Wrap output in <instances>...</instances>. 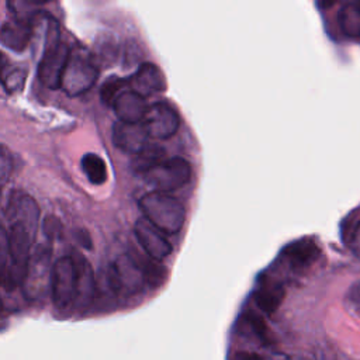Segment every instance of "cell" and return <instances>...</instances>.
<instances>
[{
	"mask_svg": "<svg viewBox=\"0 0 360 360\" xmlns=\"http://www.w3.org/2000/svg\"><path fill=\"white\" fill-rule=\"evenodd\" d=\"M34 32L32 22L28 20L14 18L1 25V44L15 52H22L31 39Z\"/></svg>",
	"mask_w": 360,
	"mask_h": 360,
	"instance_id": "obj_14",
	"label": "cell"
},
{
	"mask_svg": "<svg viewBox=\"0 0 360 360\" xmlns=\"http://www.w3.org/2000/svg\"><path fill=\"white\" fill-rule=\"evenodd\" d=\"M125 86H128V79H121V77H117V76H110L101 84L100 98L103 100V103H105L108 105H112L114 101L117 100V97L122 91H125V90H122Z\"/></svg>",
	"mask_w": 360,
	"mask_h": 360,
	"instance_id": "obj_19",
	"label": "cell"
},
{
	"mask_svg": "<svg viewBox=\"0 0 360 360\" xmlns=\"http://www.w3.org/2000/svg\"><path fill=\"white\" fill-rule=\"evenodd\" d=\"M52 267L53 264H51V246L44 243L37 246L31 255L24 281L20 287L27 302L38 304L45 297H49Z\"/></svg>",
	"mask_w": 360,
	"mask_h": 360,
	"instance_id": "obj_3",
	"label": "cell"
},
{
	"mask_svg": "<svg viewBox=\"0 0 360 360\" xmlns=\"http://www.w3.org/2000/svg\"><path fill=\"white\" fill-rule=\"evenodd\" d=\"M319 253L321 250L315 240L309 238H302L288 243L281 252V259L287 263L291 271L300 273L311 267L312 263H315V260L318 259Z\"/></svg>",
	"mask_w": 360,
	"mask_h": 360,
	"instance_id": "obj_11",
	"label": "cell"
},
{
	"mask_svg": "<svg viewBox=\"0 0 360 360\" xmlns=\"http://www.w3.org/2000/svg\"><path fill=\"white\" fill-rule=\"evenodd\" d=\"M134 233L148 257L160 262L172 253L170 242L163 236L162 231L152 225L146 218L141 217L136 219L134 225Z\"/></svg>",
	"mask_w": 360,
	"mask_h": 360,
	"instance_id": "obj_8",
	"label": "cell"
},
{
	"mask_svg": "<svg viewBox=\"0 0 360 360\" xmlns=\"http://www.w3.org/2000/svg\"><path fill=\"white\" fill-rule=\"evenodd\" d=\"M162 160H165V150L158 145H148L141 153L134 156L131 160V167L135 172L145 174Z\"/></svg>",
	"mask_w": 360,
	"mask_h": 360,
	"instance_id": "obj_18",
	"label": "cell"
},
{
	"mask_svg": "<svg viewBox=\"0 0 360 360\" xmlns=\"http://www.w3.org/2000/svg\"><path fill=\"white\" fill-rule=\"evenodd\" d=\"M70 52V48L62 41L48 46L44 51L37 69V76L42 86L51 90L60 89Z\"/></svg>",
	"mask_w": 360,
	"mask_h": 360,
	"instance_id": "obj_6",
	"label": "cell"
},
{
	"mask_svg": "<svg viewBox=\"0 0 360 360\" xmlns=\"http://www.w3.org/2000/svg\"><path fill=\"white\" fill-rule=\"evenodd\" d=\"M345 305L356 312L360 314V280L354 281L345 294Z\"/></svg>",
	"mask_w": 360,
	"mask_h": 360,
	"instance_id": "obj_21",
	"label": "cell"
},
{
	"mask_svg": "<svg viewBox=\"0 0 360 360\" xmlns=\"http://www.w3.org/2000/svg\"><path fill=\"white\" fill-rule=\"evenodd\" d=\"M136 260L139 262L148 288L149 290H156L159 287H162L167 278V270L163 264H160L158 260L153 259H145L142 257L139 253H134Z\"/></svg>",
	"mask_w": 360,
	"mask_h": 360,
	"instance_id": "obj_16",
	"label": "cell"
},
{
	"mask_svg": "<svg viewBox=\"0 0 360 360\" xmlns=\"http://www.w3.org/2000/svg\"><path fill=\"white\" fill-rule=\"evenodd\" d=\"M4 215L8 222H20L25 228L37 233L39 221V207L31 195L18 191L13 193L6 205Z\"/></svg>",
	"mask_w": 360,
	"mask_h": 360,
	"instance_id": "obj_9",
	"label": "cell"
},
{
	"mask_svg": "<svg viewBox=\"0 0 360 360\" xmlns=\"http://www.w3.org/2000/svg\"><path fill=\"white\" fill-rule=\"evenodd\" d=\"M0 169H1V183L4 184L8 179V174L11 172V160L8 158V150L4 145H1V153H0Z\"/></svg>",
	"mask_w": 360,
	"mask_h": 360,
	"instance_id": "obj_23",
	"label": "cell"
},
{
	"mask_svg": "<svg viewBox=\"0 0 360 360\" xmlns=\"http://www.w3.org/2000/svg\"><path fill=\"white\" fill-rule=\"evenodd\" d=\"M139 210L163 233H177L186 221L184 205L169 193L150 191L139 198Z\"/></svg>",
	"mask_w": 360,
	"mask_h": 360,
	"instance_id": "obj_1",
	"label": "cell"
},
{
	"mask_svg": "<svg viewBox=\"0 0 360 360\" xmlns=\"http://www.w3.org/2000/svg\"><path fill=\"white\" fill-rule=\"evenodd\" d=\"M60 225H59V221L53 217H48L45 221H44V231L45 233L49 236V238H53L58 235V231H59Z\"/></svg>",
	"mask_w": 360,
	"mask_h": 360,
	"instance_id": "obj_24",
	"label": "cell"
},
{
	"mask_svg": "<svg viewBox=\"0 0 360 360\" xmlns=\"http://www.w3.org/2000/svg\"><path fill=\"white\" fill-rule=\"evenodd\" d=\"M148 107L149 105L146 104L145 97L132 90L122 91L112 104L118 121L127 124H141L145 118Z\"/></svg>",
	"mask_w": 360,
	"mask_h": 360,
	"instance_id": "obj_13",
	"label": "cell"
},
{
	"mask_svg": "<svg viewBox=\"0 0 360 360\" xmlns=\"http://www.w3.org/2000/svg\"><path fill=\"white\" fill-rule=\"evenodd\" d=\"M338 20L345 35L360 38V1L346 3L340 8Z\"/></svg>",
	"mask_w": 360,
	"mask_h": 360,
	"instance_id": "obj_15",
	"label": "cell"
},
{
	"mask_svg": "<svg viewBox=\"0 0 360 360\" xmlns=\"http://www.w3.org/2000/svg\"><path fill=\"white\" fill-rule=\"evenodd\" d=\"M82 170L91 184H103L107 180V165L97 153H86L82 160Z\"/></svg>",
	"mask_w": 360,
	"mask_h": 360,
	"instance_id": "obj_17",
	"label": "cell"
},
{
	"mask_svg": "<svg viewBox=\"0 0 360 360\" xmlns=\"http://www.w3.org/2000/svg\"><path fill=\"white\" fill-rule=\"evenodd\" d=\"M190 176L191 166L180 156L165 159L143 174L145 181L153 191L159 193H170L183 187L190 180Z\"/></svg>",
	"mask_w": 360,
	"mask_h": 360,
	"instance_id": "obj_5",
	"label": "cell"
},
{
	"mask_svg": "<svg viewBox=\"0 0 360 360\" xmlns=\"http://www.w3.org/2000/svg\"><path fill=\"white\" fill-rule=\"evenodd\" d=\"M142 124L149 136L156 139H167L177 132L180 120L176 110L170 104L158 101L148 107Z\"/></svg>",
	"mask_w": 360,
	"mask_h": 360,
	"instance_id": "obj_7",
	"label": "cell"
},
{
	"mask_svg": "<svg viewBox=\"0 0 360 360\" xmlns=\"http://www.w3.org/2000/svg\"><path fill=\"white\" fill-rule=\"evenodd\" d=\"M49 300L56 316L73 318L76 302V266L72 256H62L53 263Z\"/></svg>",
	"mask_w": 360,
	"mask_h": 360,
	"instance_id": "obj_2",
	"label": "cell"
},
{
	"mask_svg": "<svg viewBox=\"0 0 360 360\" xmlns=\"http://www.w3.org/2000/svg\"><path fill=\"white\" fill-rule=\"evenodd\" d=\"M346 243L347 246L350 248V250L357 256L360 257V219L356 221V224L353 225L350 233H347L346 236Z\"/></svg>",
	"mask_w": 360,
	"mask_h": 360,
	"instance_id": "obj_22",
	"label": "cell"
},
{
	"mask_svg": "<svg viewBox=\"0 0 360 360\" xmlns=\"http://www.w3.org/2000/svg\"><path fill=\"white\" fill-rule=\"evenodd\" d=\"M128 86L132 89V91L146 97L153 93L165 91L167 83L159 66L152 62H143L139 65L136 72L128 77Z\"/></svg>",
	"mask_w": 360,
	"mask_h": 360,
	"instance_id": "obj_12",
	"label": "cell"
},
{
	"mask_svg": "<svg viewBox=\"0 0 360 360\" xmlns=\"http://www.w3.org/2000/svg\"><path fill=\"white\" fill-rule=\"evenodd\" d=\"M98 77V69L83 49H73L66 65L60 89L70 97L83 94L93 87Z\"/></svg>",
	"mask_w": 360,
	"mask_h": 360,
	"instance_id": "obj_4",
	"label": "cell"
},
{
	"mask_svg": "<svg viewBox=\"0 0 360 360\" xmlns=\"http://www.w3.org/2000/svg\"><path fill=\"white\" fill-rule=\"evenodd\" d=\"M148 132L143 124H127V122H115L111 129V141L117 149L138 155L141 153L149 143H148Z\"/></svg>",
	"mask_w": 360,
	"mask_h": 360,
	"instance_id": "obj_10",
	"label": "cell"
},
{
	"mask_svg": "<svg viewBox=\"0 0 360 360\" xmlns=\"http://www.w3.org/2000/svg\"><path fill=\"white\" fill-rule=\"evenodd\" d=\"M25 77H27V70L20 66H15L8 69L7 72L6 70L3 72L1 84L7 93H15L24 87Z\"/></svg>",
	"mask_w": 360,
	"mask_h": 360,
	"instance_id": "obj_20",
	"label": "cell"
}]
</instances>
